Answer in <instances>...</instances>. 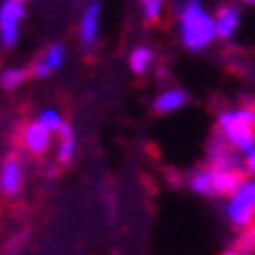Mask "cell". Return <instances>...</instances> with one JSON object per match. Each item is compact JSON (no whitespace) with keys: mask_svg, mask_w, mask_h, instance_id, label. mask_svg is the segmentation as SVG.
I'll return each instance as SVG.
<instances>
[{"mask_svg":"<svg viewBox=\"0 0 255 255\" xmlns=\"http://www.w3.org/2000/svg\"><path fill=\"white\" fill-rule=\"evenodd\" d=\"M179 35L190 51H202L215 41V20L205 10L202 0H179Z\"/></svg>","mask_w":255,"mask_h":255,"instance_id":"6da1fadb","label":"cell"},{"mask_svg":"<svg viewBox=\"0 0 255 255\" xmlns=\"http://www.w3.org/2000/svg\"><path fill=\"white\" fill-rule=\"evenodd\" d=\"M220 134L243 154L255 149V109H233L220 117Z\"/></svg>","mask_w":255,"mask_h":255,"instance_id":"7a4b0ae2","label":"cell"},{"mask_svg":"<svg viewBox=\"0 0 255 255\" xmlns=\"http://www.w3.org/2000/svg\"><path fill=\"white\" fill-rule=\"evenodd\" d=\"M230 220L240 228L250 225V220L255 217V179L253 182H243V185L233 192V200L228 205Z\"/></svg>","mask_w":255,"mask_h":255,"instance_id":"3957f363","label":"cell"},{"mask_svg":"<svg viewBox=\"0 0 255 255\" xmlns=\"http://www.w3.org/2000/svg\"><path fill=\"white\" fill-rule=\"evenodd\" d=\"M23 18H25V8H23L20 0H5V3L0 5V43L5 48L15 46Z\"/></svg>","mask_w":255,"mask_h":255,"instance_id":"277c9868","label":"cell"},{"mask_svg":"<svg viewBox=\"0 0 255 255\" xmlns=\"http://www.w3.org/2000/svg\"><path fill=\"white\" fill-rule=\"evenodd\" d=\"M23 182H25V169H23V159L18 154H10L3 167H0V192L15 197L23 190Z\"/></svg>","mask_w":255,"mask_h":255,"instance_id":"5b68a950","label":"cell"},{"mask_svg":"<svg viewBox=\"0 0 255 255\" xmlns=\"http://www.w3.org/2000/svg\"><path fill=\"white\" fill-rule=\"evenodd\" d=\"M210 174H212V190L215 195H233L243 182H245V169L240 167H210Z\"/></svg>","mask_w":255,"mask_h":255,"instance_id":"8992f818","label":"cell"},{"mask_svg":"<svg viewBox=\"0 0 255 255\" xmlns=\"http://www.w3.org/2000/svg\"><path fill=\"white\" fill-rule=\"evenodd\" d=\"M23 144L33 154H46L51 147V129L41 122H30L23 129Z\"/></svg>","mask_w":255,"mask_h":255,"instance_id":"52a82bcc","label":"cell"},{"mask_svg":"<svg viewBox=\"0 0 255 255\" xmlns=\"http://www.w3.org/2000/svg\"><path fill=\"white\" fill-rule=\"evenodd\" d=\"M99 23H101V3L94 0L81 18V43L84 46H94L96 35H99Z\"/></svg>","mask_w":255,"mask_h":255,"instance_id":"ba28073f","label":"cell"},{"mask_svg":"<svg viewBox=\"0 0 255 255\" xmlns=\"http://www.w3.org/2000/svg\"><path fill=\"white\" fill-rule=\"evenodd\" d=\"M240 25V8L238 5H223L215 18V30L220 38H233Z\"/></svg>","mask_w":255,"mask_h":255,"instance_id":"9c48e42d","label":"cell"},{"mask_svg":"<svg viewBox=\"0 0 255 255\" xmlns=\"http://www.w3.org/2000/svg\"><path fill=\"white\" fill-rule=\"evenodd\" d=\"M63 61H66V48L58 43V46H51L48 48V53L43 56V61H38L35 63V68H33V74L35 76H48V74H53L56 68H61L63 66Z\"/></svg>","mask_w":255,"mask_h":255,"instance_id":"30bf717a","label":"cell"},{"mask_svg":"<svg viewBox=\"0 0 255 255\" xmlns=\"http://www.w3.org/2000/svg\"><path fill=\"white\" fill-rule=\"evenodd\" d=\"M187 104V94L182 91V89H169V91H164L162 96H157V101H154V109L157 112H162V114H169V112H177V109H182Z\"/></svg>","mask_w":255,"mask_h":255,"instance_id":"8fae6325","label":"cell"},{"mask_svg":"<svg viewBox=\"0 0 255 255\" xmlns=\"http://www.w3.org/2000/svg\"><path fill=\"white\" fill-rule=\"evenodd\" d=\"M58 162L66 164L71 162V157H74V149H76V139H74V131H71V127L63 122L61 129H58Z\"/></svg>","mask_w":255,"mask_h":255,"instance_id":"7c38bea8","label":"cell"},{"mask_svg":"<svg viewBox=\"0 0 255 255\" xmlns=\"http://www.w3.org/2000/svg\"><path fill=\"white\" fill-rule=\"evenodd\" d=\"M28 76H30V68H5L3 74H0V86L5 91H13V89L23 86Z\"/></svg>","mask_w":255,"mask_h":255,"instance_id":"4fadbf2b","label":"cell"},{"mask_svg":"<svg viewBox=\"0 0 255 255\" xmlns=\"http://www.w3.org/2000/svg\"><path fill=\"white\" fill-rule=\"evenodd\" d=\"M152 58H154V53H152L147 46L134 48V53H131V71H134V74H144V71L149 68Z\"/></svg>","mask_w":255,"mask_h":255,"instance_id":"5bb4252c","label":"cell"},{"mask_svg":"<svg viewBox=\"0 0 255 255\" xmlns=\"http://www.w3.org/2000/svg\"><path fill=\"white\" fill-rule=\"evenodd\" d=\"M139 5H141V13H144V20L147 23H157L162 18L164 0H139Z\"/></svg>","mask_w":255,"mask_h":255,"instance_id":"9a60e30c","label":"cell"},{"mask_svg":"<svg viewBox=\"0 0 255 255\" xmlns=\"http://www.w3.org/2000/svg\"><path fill=\"white\" fill-rule=\"evenodd\" d=\"M192 190L200 192V195H215V190H212V174H210L207 167L200 169V172L192 177Z\"/></svg>","mask_w":255,"mask_h":255,"instance_id":"2e32d148","label":"cell"},{"mask_svg":"<svg viewBox=\"0 0 255 255\" xmlns=\"http://www.w3.org/2000/svg\"><path fill=\"white\" fill-rule=\"evenodd\" d=\"M38 122L46 124L51 131H58L61 124H63V119H61V114L56 112V109H46V112H41V119H38Z\"/></svg>","mask_w":255,"mask_h":255,"instance_id":"e0dca14e","label":"cell"},{"mask_svg":"<svg viewBox=\"0 0 255 255\" xmlns=\"http://www.w3.org/2000/svg\"><path fill=\"white\" fill-rule=\"evenodd\" d=\"M223 255H243L240 250H228V253H223Z\"/></svg>","mask_w":255,"mask_h":255,"instance_id":"ac0fdd59","label":"cell"},{"mask_svg":"<svg viewBox=\"0 0 255 255\" xmlns=\"http://www.w3.org/2000/svg\"><path fill=\"white\" fill-rule=\"evenodd\" d=\"M240 3H245V5H255V0H240Z\"/></svg>","mask_w":255,"mask_h":255,"instance_id":"d6986e66","label":"cell"},{"mask_svg":"<svg viewBox=\"0 0 255 255\" xmlns=\"http://www.w3.org/2000/svg\"><path fill=\"white\" fill-rule=\"evenodd\" d=\"M20 3H25V0H20Z\"/></svg>","mask_w":255,"mask_h":255,"instance_id":"ffe728a7","label":"cell"}]
</instances>
